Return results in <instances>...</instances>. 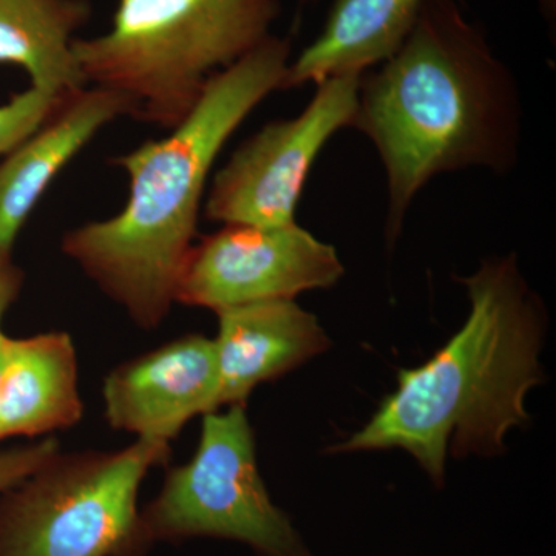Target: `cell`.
<instances>
[{
    "mask_svg": "<svg viewBox=\"0 0 556 556\" xmlns=\"http://www.w3.org/2000/svg\"><path fill=\"white\" fill-rule=\"evenodd\" d=\"M78 356L68 332L7 338L0 375V441L46 437L83 417Z\"/></svg>",
    "mask_w": 556,
    "mask_h": 556,
    "instance_id": "7c38bea8",
    "label": "cell"
},
{
    "mask_svg": "<svg viewBox=\"0 0 556 556\" xmlns=\"http://www.w3.org/2000/svg\"><path fill=\"white\" fill-rule=\"evenodd\" d=\"M460 281L470 299L464 327L426 364L402 369L367 426L328 453L405 450L442 485L448 453L500 455L508 431L529 422L526 396L543 379V308L514 255Z\"/></svg>",
    "mask_w": 556,
    "mask_h": 556,
    "instance_id": "3957f363",
    "label": "cell"
},
{
    "mask_svg": "<svg viewBox=\"0 0 556 556\" xmlns=\"http://www.w3.org/2000/svg\"><path fill=\"white\" fill-rule=\"evenodd\" d=\"M130 116L115 91L84 87L68 94L31 137L0 161V251L14 243L43 193L113 121Z\"/></svg>",
    "mask_w": 556,
    "mask_h": 556,
    "instance_id": "30bf717a",
    "label": "cell"
},
{
    "mask_svg": "<svg viewBox=\"0 0 556 556\" xmlns=\"http://www.w3.org/2000/svg\"><path fill=\"white\" fill-rule=\"evenodd\" d=\"M345 273L338 251L298 223L225 225L190 249L177 303L215 314L252 303L294 300L338 283Z\"/></svg>",
    "mask_w": 556,
    "mask_h": 556,
    "instance_id": "ba28073f",
    "label": "cell"
},
{
    "mask_svg": "<svg viewBox=\"0 0 556 556\" xmlns=\"http://www.w3.org/2000/svg\"><path fill=\"white\" fill-rule=\"evenodd\" d=\"M24 280V270L14 263L11 252L0 251V324L20 298Z\"/></svg>",
    "mask_w": 556,
    "mask_h": 556,
    "instance_id": "e0dca14e",
    "label": "cell"
},
{
    "mask_svg": "<svg viewBox=\"0 0 556 556\" xmlns=\"http://www.w3.org/2000/svg\"><path fill=\"white\" fill-rule=\"evenodd\" d=\"M278 14V0H118L109 31L75 39L73 50L87 86L172 130L215 76L269 38Z\"/></svg>",
    "mask_w": 556,
    "mask_h": 556,
    "instance_id": "277c9868",
    "label": "cell"
},
{
    "mask_svg": "<svg viewBox=\"0 0 556 556\" xmlns=\"http://www.w3.org/2000/svg\"><path fill=\"white\" fill-rule=\"evenodd\" d=\"M167 442L137 439L116 452L56 453L0 493V556H146L152 548L138 507Z\"/></svg>",
    "mask_w": 556,
    "mask_h": 556,
    "instance_id": "5b68a950",
    "label": "cell"
},
{
    "mask_svg": "<svg viewBox=\"0 0 556 556\" xmlns=\"http://www.w3.org/2000/svg\"><path fill=\"white\" fill-rule=\"evenodd\" d=\"M514 78L457 0H424L401 49L362 75L353 124L386 167L388 240L441 174L506 170L518 142Z\"/></svg>",
    "mask_w": 556,
    "mask_h": 556,
    "instance_id": "7a4b0ae2",
    "label": "cell"
},
{
    "mask_svg": "<svg viewBox=\"0 0 556 556\" xmlns=\"http://www.w3.org/2000/svg\"><path fill=\"white\" fill-rule=\"evenodd\" d=\"M141 518L153 544L219 538L247 544L258 556H313L270 500L244 405L203 416L195 455L172 468Z\"/></svg>",
    "mask_w": 556,
    "mask_h": 556,
    "instance_id": "8992f818",
    "label": "cell"
},
{
    "mask_svg": "<svg viewBox=\"0 0 556 556\" xmlns=\"http://www.w3.org/2000/svg\"><path fill=\"white\" fill-rule=\"evenodd\" d=\"M102 396L113 430L169 444L193 417L219 408L214 339L185 334L124 362L109 372Z\"/></svg>",
    "mask_w": 556,
    "mask_h": 556,
    "instance_id": "9c48e42d",
    "label": "cell"
},
{
    "mask_svg": "<svg viewBox=\"0 0 556 556\" xmlns=\"http://www.w3.org/2000/svg\"><path fill=\"white\" fill-rule=\"evenodd\" d=\"M67 97H56L30 87L0 105V161L31 137Z\"/></svg>",
    "mask_w": 556,
    "mask_h": 556,
    "instance_id": "9a60e30c",
    "label": "cell"
},
{
    "mask_svg": "<svg viewBox=\"0 0 556 556\" xmlns=\"http://www.w3.org/2000/svg\"><path fill=\"white\" fill-rule=\"evenodd\" d=\"M9 336L0 329V375H2L3 357H5V343Z\"/></svg>",
    "mask_w": 556,
    "mask_h": 556,
    "instance_id": "ac0fdd59",
    "label": "cell"
},
{
    "mask_svg": "<svg viewBox=\"0 0 556 556\" xmlns=\"http://www.w3.org/2000/svg\"><path fill=\"white\" fill-rule=\"evenodd\" d=\"M60 450V441L53 437L42 438L35 444L2 450L0 452V493L30 477L33 471L38 470Z\"/></svg>",
    "mask_w": 556,
    "mask_h": 556,
    "instance_id": "2e32d148",
    "label": "cell"
},
{
    "mask_svg": "<svg viewBox=\"0 0 556 556\" xmlns=\"http://www.w3.org/2000/svg\"><path fill=\"white\" fill-rule=\"evenodd\" d=\"M362 76L318 84L300 115L266 124L212 178L204 217L223 225L274 228L295 223L311 167L336 131L353 124Z\"/></svg>",
    "mask_w": 556,
    "mask_h": 556,
    "instance_id": "52a82bcc",
    "label": "cell"
},
{
    "mask_svg": "<svg viewBox=\"0 0 556 556\" xmlns=\"http://www.w3.org/2000/svg\"><path fill=\"white\" fill-rule=\"evenodd\" d=\"M89 0H0V65H16L31 87L67 97L89 87L73 42L89 22Z\"/></svg>",
    "mask_w": 556,
    "mask_h": 556,
    "instance_id": "5bb4252c",
    "label": "cell"
},
{
    "mask_svg": "<svg viewBox=\"0 0 556 556\" xmlns=\"http://www.w3.org/2000/svg\"><path fill=\"white\" fill-rule=\"evenodd\" d=\"M289 64L288 40L270 35L215 76L167 137L112 160L129 175L126 206L62 237V252L139 328L160 327L177 303L215 161L260 102L283 89Z\"/></svg>",
    "mask_w": 556,
    "mask_h": 556,
    "instance_id": "6da1fadb",
    "label": "cell"
},
{
    "mask_svg": "<svg viewBox=\"0 0 556 556\" xmlns=\"http://www.w3.org/2000/svg\"><path fill=\"white\" fill-rule=\"evenodd\" d=\"M217 316L219 407L247 405L260 383L281 378L329 348L317 317L295 300L252 303Z\"/></svg>",
    "mask_w": 556,
    "mask_h": 556,
    "instance_id": "8fae6325",
    "label": "cell"
},
{
    "mask_svg": "<svg viewBox=\"0 0 556 556\" xmlns=\"http://www.w3.org/2000/svg\"><path fill=\"white\" fill-rule=\"evenodd\" d=\"M422 5L424 0H332L320 35L289 64L283 89L365 75L401 49Z\"/></svg>",
    "mask_w": 556,
    "mask_h": 556,
    "instance_id": "4fadbf2b",
    "label": "cell"
}]
</instances>
